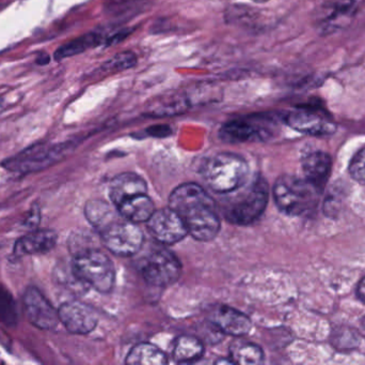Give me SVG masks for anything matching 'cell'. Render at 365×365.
Returning a JSON list of instances; mask_svg holds the SVG:
<instances>
[{
	"instance_id": "17",
	"label": "cell",
	"mask_w": 365,
	"mask_h": 365,
	"mask_svg": "<svg viewBox=\"0 0 365 365\" xmlns=\"http://www.w3.org/2000/svg\"><path fill=\"white\" fill-rule=\"evenodd\" d=\"M221 139L227 143L237 144L246 141H261L267 139L270 132L266 129L259 128L255 124L242 120H235L225 124L221 128Z\"/></svg>"
},
{
	"instance_id": "20",
	"label": "cell",
	"mask_w": 365,
	"mask_h": 365,
	"mask_svg": "<svg viewBox=\"0 0 365 365\" xmlns=\"http://www.w3.org/2000/svg\"><path fill=\"white\" fill-rule=\"evenodd\" d=\"M120 214L133 223L148 222L155 212L153 201L147 194L137 195L117 206Z\"/></svg>"
},
{
	"instance_id": "31",
	"label": "cell",
	"mask_w": 365,
	"mask_h": 365,
	"mask_svg": "<svg viewBox=\"0 0 365 365\" xmlns=\"http://www.w3.org/2000/svg\"><path fill=\"white\" fill-rule=\"evenodd\" d=\"M34 208V210H32L31 214H30L29 218L26 221V225H28V226L30 227H34H34L38 224V219H40V212H38V209L36 210Z\"/></svg>"
},
{
	"instance_id": "5",
	"label": "cell",
	"mask_w": 365,
	"mask_h": 365,
	"mask_svg": "<svg viewBox=\"0 0 365 365\" xmlns=\"http://www.w3.org/2000/svg\"><path fill=\"white\" fill-rule=\"evenodd\" d=\"M72 269L81 282L100 293H109L115 285V271L113 261L96 249L89 248L75 254Z\"/></svg>"
},
{
	"instance_id": "19",
	"label": "cell",
	"mask_w": 365,
	"mask_h": 365,
	"mask_svg": "<svg viewBox=\"0 0 365 365\" xmlns=\"http://www.w3.org/2000/svg\"><path fill=\"white\" fill-rule=\"evenodd\" d=\"M106 42L107 38H105V34L102 32H89V34L73 39L58 47L53 54V59L56 61H62L66 58L74 57L79 54L85 53L88 49H94V47L100 46L102 44L106 45Z\"/></svg>"
},
{
	"instance_id": "22",
	"label": "cell",
	"mask_w": 365,
	"mask_h": 365,
	"mask_svg": "<svg viewBox=\"0 0 365 365\" xmlns=\"http://www.w3.org/2000/svg\"><path fill=\"white\" fill-rule=\"evenodd\" d=\"M126 364L135 365H163L168 364V358L164 351H160L149 343H141L135 346L126 358Z\"/></svg>"
},
{
	"instance_id": "18",
	"label": "cell",
	"mask_w": 365,
	"mask_h": 365,
	"mask_svg": "<svg viewBox=\"0 0 365 365\" xmlns=\"http://www.w3.org/2000/svg\"><path fill=\"white\" fill-rule=\"evenodd\" d=\"M190 107V103L185 91H175L153 99V101L148 104L147 114L153 117H169L181 115Z\"/></svg>"
},
{
	"instance_id": "4",
	"label": "cell",
	"mask_w": 365,
	"mask_h": 365,
	"mask_svg": "<svg viewBox=\"0 0 365 365\" xmlns=\"http://www.w3.org/2000/svg\"><path fill=\"white\" fill-rule=\"evenodd\" d=\"M319 191L308 180L295 176H281L274 186L276 205L283 214L298 216L315 207Z\"/></svg>"
},
{
	"instance_id": "2",
	"label": "cell",
	"mask_w": 365,
	"mask_h": 365,
	"mask_svg": "<svg viewBox=\"0 0 365 365\" xmlns=\"http://www.w3.org/2000/svg\"><path fill=\"white\" fill-rule=\"evenodd\" d=\"M222 205L223 216L232 224H252L264 214L268 204V186L263 177L257 176L252 182H246L237 190L233 191Z\"/></svg>"
},
{
	"instance_id": "21",
	"label": "cell",
	"mask_w": 365,
	"mask_h": 365,
	"mask_svg": "<svg viewBox=\"0 0 365 365\" xmlns=\"http://www.w3.org/2000/svg\"><path fill=\"white\" fill-rule=\"evenodd\" d=\"M85 216L88 222L98 231L108 226L113 221L121 216L117 206H111L101 199H92L85 206Z\"/></svg>"
},
{
	"instance_id": "34",
	"label": "cell",
	"mask_w": 365,
	"mask_h": 365,
	"mask_svg": "<svg viewBox=\"0 0 365 365\" xmlns=\"http://www.w3.org/2000/svg\"><path fill=\"white\" fill-rule=\"evenodd\" d=\"M253 1H255V2H266V1H268V0H253Z\"/></svg>"
},
{
	"instance_id": "13",
	"label": "cell",
	"mask_w": 365,
	"mask_h": 365,
	"mask_svg": "<svg viewBox=\"0 0 365 365\" xmlns=\"http://www.w3.org/2000/svg\"><path fill=\"white\" fill-rule=\"evenodd\" d=\"M361 0H344L334 2L319 19V29L323 34H334L349 25L359 10Z\"/></svg>"
},
{
	"instance_id": "25",
	"label": "cell",
	"mask_w": 365,
	"mask_h": 365,
	"mask_svg": "<svg viewBox=\"0 0 365 365\" xmlns=\"http://www.w3.org/2000/svg\"><path fill=\"white\" fill-rule=\"evenodd\" d=\"M189 103L192 105L207 104L217 102L222 98V90L216 84L197 83L185 91Z\"/></svg>"
},
{
	"instance_id": "32",
	"label": "cell",
	"mask_w": 365,
	"mask_h": 365,
	"mask_svg": "<svg viewBox=\"0 0 365 365\" xmlns=\"http://www.w3.org/2000/svg\"><path fill=\"white\" fill-rule=\"evenodd\" d=\"M357 295L360 300L365 302V278L362 279L358 284Z\"/></svg>"
},
{
	"instance_id": "28",
	"label": "cell",
	"mask_w": 365,
	"mask_h": 365,
	"mask_svg": "<svg viewBox=\"0 0 365 365\" xmlns=\"http://www.w3.org/2000/svg\"><path fill=\"white\" fill-rule=\"evenodd\" d=\"M148 0H106L105 11L113 16H122L139 11Z\"/></svg>"
},
{
	"instance_id": "7",
	"label": "cell",
	"mask_w": 365,
	"mask_h": 365,
	"mask_svg": "<svg viewBox=\"0 0 365 365\" xmlns=\"http://www.w3.org/2000/svg\"><path fill=\"white\" fill-rule=\"evenodd\" d=\"M140 271L148 284L166 289L179 280L182 266L171 251L158 248L145 256L141 264Z\"/></svg>"
},
{
	"instance_id": "9",
	"label": "cell",
	"mask_w": 365,
	"mask_h": 365,
	"mask_svg": "<svg viewBox=\"0 0 365 365\" xmlns=\"http://www.w3.org/2000/svg\"><path fill=\"white\" fill-rule=\"evenodd\" d=\"M24 311L31 325L41 330H53L59 324V315L51 302L36 287L29 286L23 297Z\"/></svg>"
},
{
	"instance_id": "1",
	"label": "cell",
	"mask_w": 365,
	"mask_h": 365,
	"mask_svg": "<svg viewBox=\"0 0 365 365\" xmlns=\"http://www.w3.org/2000/svg\"><path fill=\"white\" fill-rule=\"evenodd\" d=\"M169 207L184 222L188 234L200 241H210L220 231L217 205L205 190L195 184L178 186L169 199Z\"/></svg>"
},
{
	"instance_id": "33",
	"label": "cell",
	"mask_w": 365,
	"mask_h": 365,
	"mask_svg": "<svg viewBox=\"0 0 365 365\" xmlns=\"http://www.w3.org/2000/svg\"><path fill=\"white\" fill-rule=\"evenodd\" d=\"M49 60H51L49 56L47 55V54L43 53L38 55V57L36 58V64H40V66H45V64H48Z\"/></svg>"
},
{
	"instance_id": "24",
	"label": "cell",
	"mask_w": 365,
	"mask_h": 365,
	"mask_svg": "<svg viewBox=\"0 0 365 365\" xmlns=\"http://www.w3.org/2000/svg\"><path fill=\"white\" fill-rule=\"evenodd\" d=\"M231 359L235 364L257 365L263 364L264 353L259 345L250 342L233 343L231 345Z\"/></svg>"
},
{
	"instance_id": "10",
	"label": "cell",
	"mask_w": 365,
	"mask_h": 365,
	"mask_svg": "<svg viewBox=\"0 0 365 365\" xmlns=\"http://www.w3.org/2000/svg\"><path fill=\"white\" fill-rule=\"evenodd\" d=\"M148 229L150 234L163 244H177L188 235L181 216L170 207L155 210L148 220Z\"/></svg>"
},
{
	"instance_id": "11",
	"label": "cell",
	"mask_w": 365,
	"mask_h": 365,
	"mask_svg": "<svg viewBox=\"0 0 365 365\" xmlns=\"http://www.w3.org/2000/svg\"><path fill=\"white\" fill-rule=\"evenodd\" d=\"M60 323L70 334H88L98 326V315L83 302L72 300L64 302L59 310Z\"/></svg>"
},
{
	"instance_id": "29",
	"label": "cell",
	"mask_w": 365,
	"mask_h": 365,
	"mask_svg": "<svg viewBox=\"0 0 365 365\" xmlns=\"http://www.w3.org/2000/svg\"><path fill=\"white\" fill-rule=\"evenodd\" d=\"M349 171L355 181L365 184V146L354 156L349 164Z\"/></svg>"
},
{
	"instance_id": "8",
	"label": "cell",
	"mask_w": 365,
	"mask_h": 365,
	"mask_svg": "<svg viewBox=\"0 0 365 365\" xmlns=\"http://www.w3.org/2000/svg\"><path fill=\"white\" fill-rule=\"evenodd\" d=\"M285 122L297 132L312 136H327L336 131V124L315 107L302 106L285 116Z\"/></svg>"
},
{
	"instance_id": "23",
	"label": "cell",
	"mask_w": 365,
	"mask_h": 365,
	"mask_svg": "<svg viewBox=\"0 0 365 365\" xmlns=\"http://www.w3.org/2000/svg\"><path fill=\"white\" fill-rule=\"evenodd\" d=\"M204 347L199 339L182 336L175 341L173 357L179 364H192L203 356Z\"/></svg>"
},
{
	"instance_id": "30",
	"label": "cell",
	"mask_w": 365,
	"mask_h": 365,
	"mask_svg": "<svg viewBox=\"0 0 365 365\" xmlns=\"http://www.w3.org/2000/svg\"><path fill=\"white\" fill-rule=\"evenodd\" d=\"M148 133H150V135H152V136L155 137L167 136V135L170 134L171 129L170 126L162 124V126H154L152 128L148 129Z\"/></svg>"
},
{
	"instance_id": "26",
	"label": "cell",
	"mask_w": 365,
	"mask_h": 365,
	"mask_svg": "<svg viewBox=\"0 0 365 365\" xmlns=\"http://www.w3.org/2000/svg\"><path fill=\"white\" fill-rule=\"evenodd\" d=\"M137 64V56L133 51H123L113 56L98 69V73L103 75L113 74L134 68Z\"/></svg>"
},
{
	"instance_id": "14",
	"label": "cell",
	"mask_w": 365,
	"mask_h": 365,
	"mask_svg": "<svg viewBox=\"0 0 365 365\" xmlns=\"http://www.w3.org/2000/svg\"><path fill=\"white\" fill-rule=\"evenodd\" d=\"M57 240V233L53 229H34L17 240L14 246V254H46L55 248Z\"/></svg>"
},
{
	"instance_id": "3",
	"label": "cell",
	"mask_w": 365,
	"mask_h": 365,
	"mask_svg": "<svg viewBox=\"0 0 365 365\" xmlns=\"http://www.w3.org/2000/svg\"><path fill=\"white\" fill-rule=\"evenodd\" d=\"M202 177L215 192L229 194L249 180V166L244 158L231 152L215 154L205 161Z\"/></svg>"
},
{
	"instance_id": "15",
	"label": "cell",
	"mask_w": 365,
	"mask_h": 365,
	"mask_svg": "<svg viewBox=\"0 0 365 365\" xmlns=\"http://www.w3.org/2000/svg\"><path fill=\"white\" fill-rule=\"evenodd\" d=\"M148 186L143 177L134 173H123L111 181L109 196L118 206L137 195L147 194Z\"/></svg>"
},
{
	"instance_id": "12",
	"label": "cell",
	"mask_w": 365,
	"mask_h": 365,
	"mask_svg": "<svg viewBox=\"0 0 365 365\" xmlns=\"http://www.w3.org/2000/svg\"><path fill=\"white\" fill-rule=\"evenodd\" d=\"M208 319L218 331L227 336H246L252 327L247 315L229 306H216L210 309Z\"/></svg>"
},
{
	"instance_id": "27",
	"label": "cell",
	"mask_w": 365,
	"mask_h": 365,
	"mask_svg": "<svg viewBox=\"0 0 365 365\" xmlns=\"http://www.w3.org/2000/svg\"><path fill=\"white\" fill-rule=\"evenodd\" d=\"M0 321L9 327L17 324L16 304L8 289L0 285Z\"/></svg>"
},
{
	"instance_id": "16",
	"label": "cell",
	"mask_w": 365,
	"mask_h": 365,
	"mask_svg": "<svg viewBox=\"0 0 365 365\" xmlns=\"http://www.w3.org/2000/svg\"><path fill=\"white\" fill-rule=\"evenodd\" d=\"M302 169H304L306 180H308L317 190L321 191L331 174V156L327 152H311L302 161Z\"/></svg>"
},
{
	"instance_id": "6",
	"label": "cell",
	"mask_w": 365,
	"mask_h": 365,
	"mask_svg": "<svg viewBox=\"0 0 365 365\" xmlns=\"http://www.w3.org/2000/svg\"><path fill=\"white\" fill-rule=\"evenodd\" d=\"M103 244L113 254L132 256L143 248L145 236L136 223L120 216L117 220L98 231Z\"/></svg>"
}]
</instances>
